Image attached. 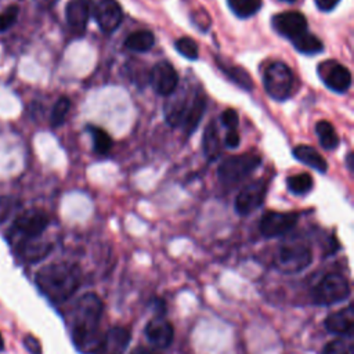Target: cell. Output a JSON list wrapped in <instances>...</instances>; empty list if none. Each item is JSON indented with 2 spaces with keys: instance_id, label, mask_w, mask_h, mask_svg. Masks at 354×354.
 <instances>
[{
  "instance_id": "1",
  "label": "cell",
  "mask_w": 354,
  "mask_h": 354,
  "mask_svg": "<svg viewBox=\"0 0 354 354\" xmlns=\"http://www.w3.org/2000/svg\"><path fill=\"white\" fill-rule=\"evenodd\" d=\"M104 311V303L95 293H84L76 303L71 335L75 346L82 353H94L100 335V321Z\"/></svg>"
},
{
  "instance_id": "2",
  "label": "cell",
  "mask_w": 354,
  "mask_h": 354,
  "mask_svg": "<svg viewBox=\"0 0 354 354\" xmlns=\"http://www.w3.org/2000/svg\"><path fill=\"white\" fill-rule=\"evenodd\" d=\"M35 281L43 296L59 304L76 293L82 283V271L76 264L51 263L36 272Z\"/></svg>"
},
{
  "instance_id": "3",
  "label": "cell",
  "mask_w": 354,
  "mask_h": 354,
  "mask_svg": "<svg viewBox=\"0 0 354 354\" xmlns=\"http://www.w3.org/2000/svg\"><path fill=\"white\" fill-rule=\"evenodd\" d=\"M260 163L261 158L254 152L232 155L221 160L217 169V176L223 184L236 185L243 181L252 171H254Z\"/></svg>"
},
{
  "instance_id": "4",
  "label": "cell",
  "mask_w": 354,
  "mask_h": 354,
  "mask_svg": "<svg viewBox=\"0 0 354 354\" xmlns=\"http://www.w3.org/2000/svg\"><path fill=\"white\" fill-rule=\"evenodd\" d=\"M50 223L48 216L39 209H30L14 220L10 231H8V239L12 243H19L29 239H37L43 231L47 228Z\"/></svg>"
},
{
  "instance_id": "5",
  "label": "cell",
  "mask_w": 354,
  "mask_h": 354,
  "mask_svg": "<svg viewBox=\"0 0 354 354\" xmlns=\"http://www.w3.org/2000/svg\"><path fill=\"white\" fill-rule=\"evenodd\" d=\"M263 84L271 98L283 101L290 95L293 87V73L286 64L281 61L271 62L263 73Z\"/></svg>"
},
{
  "instance_id": "6",
  "label": "cell",
  "mask_w": 354,
  "mask_h": 354,
  "mask_svg": "<svg viewBox=\"0 0 354 354\" xmlns=\"http://www.w3.org/2000/svg\"><path fill=\"white\" fill-rule=\"evenodd\" d=\"M350 295V283L344 275L332 272L326 274L314 288L313 299L317 304L330 306L343 301Z\"/></svg>"
},
{
  "instance_id": "7",
  "label": "cell",
  "mask_w": 354,
  "mask_h": 354,
  "mask_svg": "<svg viewBox=\"0 0 354 354\" xmlns=\"http://www.w3.org/2000/svg\"><path fill=\"white\" fill-rule=\"evenodd\" d=\"M311 261V249L300 242L283 245L275 257V266L283 274H297L307 268Z\"/></svg>"
},
{
  "instance_id": "8",
  "label": "cell",
  "mask_w": 354,
  "mask_h": 354,
  "mask_svg": "<svg viewBox=\"0 0 354 354\" xmlns=\"http://www.w3.org/2000/svg\"><path fill=\"white\" fill-rule=\"evenodd\" d=\"M318 75L324 84L336 93H346L351 86V73L350 71L332 59H328L318 65Z\"/></svg>"
},
{
  "instance_id": "9",
  "label": "cell",
  "mask_w": 354,
  "mask_h": 354,
  "mask_svg": "<svg viewBox=\"0 0 354 354\" xmlns=\"http://www.w3.org/2000/svg\"><path fill=\"white\" fill-rule=\"evenodd\" d=\"M268 183L263 178L256 180L245 185L241 192L235 198V210L241 216H248L254 212L257 207L261 206L266 192H267Z\"/></svg>"
},
{
  "instance_id": "10",
  "label": "cell",
  "mask_w": 354,
  "mask_h": 354,
  "mask_svg": "<svg viewBox=\"0 0 354 354\" xmlns=\"http://www.w3.org/2000/svg\"><path fill=\"white\" fill-rule=\"evenodd\" d=\"M299 220L295 212H267L260 220V232L267 238H274L290 231Z\"/></svg>"
},
{
  "instance_id": "11",
  "label": "cell",
  "mask_w": 354,
  "mask_h": 354,
  "mask_svg": "<svg viewBox=\"0 0 354 354\" xmlns=\"http://www.w3.org/2000/svg\"><path fill=\"white\" fill-rule=\"evenodd\" d=\"M151 84L159 95H171L178 84V75L174 66L167 61H159L151 71Z\"/></svg>"
},
{
  "instance_id": "12",
  "label": "cell",
  "mask_w": 354,
  "mask_h": 354,
  "mask_svg": "<svg viewBox=\"0 0 354 354\" xmlns=\"http://www.w3.org/2000/svg\"><path fill=\"white\" fill-rule=\"evenodd\" d=\"M272 28L281 36L292 40L307 30V19L299 11H285L272 17Z\"/></svg>"
},
{
  "instance_id": "13",
  "label": "cell",
  "mask_w": 354,
  "mask_h": 354,
  "mask_svg": "<svg viewBox=\"0 0 354 354\" xmlns=\"http://www.w3.org/2000/svg\"><path fill=\"white\" fill-rule=\"evenodd\" d=\"M93 14L98 26L105 33L115 32L123 19L122 7L116 0H100Z\"/></svg>"
},
{
  "instance_id": "14",
  "label": "cell",
  "mask_w": 354,
  "mask_h": 354,
  "mask_svg": "<svg viewBox=\"0 0 354 354\" xmlns=\"http://www.w3.org/2000/svg\"><path fill=\"white\" fill-rule=\"evenodd\" d=\"M130 342V332L123 326H113L98 342L93 354H123Z\"/></svg>"
},
{
  "instance_id": "15",
  "label": "cell",
  "mask_w": 354,
  "mask_h": 354,
  "mask_svg": "<svg viewBox=\"0 0 354 354\" xmlns=\"http://www.w3.org/2000/svg\"><path fill=\"white\" fill-rule=\"evenodd\" d=\"M145 336L155 347L166 348L174 339V328L167 319L155 318L147 324Z\"/></svg>"
},
{
  "instance_id": "16",
  "label": "cell",
  "mask_w": 354,
  "mask_h": 354,
  "mask_svg": "<svg viewBox=\"0 0 354 354\" xmlns=\"http://www.w3.org/2000/svg\"><path fill=\"white\" fill-rule=\"evenodd\" d=\"M93 0H69L65 8L66 22L69 28L77 33L84 32L88 17H90V4Z\"/></svg>"
},
{
  "instance_id": "17",
  "label": "cell",
  "mask_w": 354,
  "mask_h": 354,
  "mask_svg": "<svg viewBox=\"0 0 354 354\" xmlns=\"http://www.w3.org/2000/svg\"><path fill=\"white\" fill-rule=\"evenodd\" d=\"M325 328L335 335L351 336L354 329V310L351 306L329 314L325 318Z\"/></svg>"
},
{
  "instance_id": "18",
  "label": "cell",
  "mask_w": 354,
  "mask_h": 354,
  "mask_svg": "<svg viewBox=\"0 0 354 354\" xmlns=\"http://www.w3.org/2000/svg\"><path fill=\"white\" fill-rule=\"evenodd\" d=\"M205 108H206V97L203 93H199L196 91L189 102V106L187 108V112H185V116L183 119V123H181V127L184 129L185 134H192L202 116H203V112H205Z\"/></svg>"
},
{
  "instance_id": "19",
  "label": "cell",
  "mask_w": 354,
  "mask_h": 354,
  "mask_svg": "<svg viewBox=\"0 0 354 354\" xmlns=\"http://www.w3.org/2000/svg\"><path fill=\"white\" fill-rule=\"evenodd\" d=\"M51 243L48 242H41L37 239H29L17 243V252L18 254L28 263H36L44 259L50 250H51Z\"/></svg>"
},
{
  "instance_id": "20",
  "label": "cell",
  "mask_w": 354,
  "mask_h": 354,
  "mask_svg": "<svg viewBox=\"0 0 354 354\" xmlns=\"http://www.w3.org/2000/svg\"><path fill=\"white\" fill-rule=\"evenodd\" d=\"M293 156L300 160L301 163L313 167L314 170L319 171V173H325L328 170V163L324 159V156L313 147L310 145H296L292 151Z\"/></svg>"
},
{
  "instance_id": "21",
  "label": "cell",
  "mask_w": 354,
  "mask_h": 354,
  "mask_svg": "<svg viewBox=\"0 0 354 354\" xmlns=\"http://www.w3.org/2000/svg\"><path fill=\"white\" fill-rule=\"evenodd\" d=\"M217 59V65L218 68L221 69V72L231 80L234 82L236 86H239L243 90H252L253 88V82H252V77L249 76V73L238 66V65H228L225 62H221L218 59V57L216 58Z\"/></svg>"
},
{
  "instance_id": "22",
  "label": "cell",
  "mask_w": 354,
  "mask_h": 354,
  "mask_svg": "<svg viewBox=\"0 0 354 354\" xmlns=\"http://www.w3.org/2000/svg\"><path fill=\"white\" fill-rule=\"evenodd\" d=\"M290 41H292L293 47L301 54L314 55V54H318L324 50V43L315 35H313L307 30L300 33L299 36L293 37Z\"/></svg>"
},
{
  "instance_id": "23",
  "label": "cell",
  "mask_w": 354,
  "mask_h": 354,
  "mask_svg": "<svg viewBox=\"0 0 354 354\" xmlns=\"http://www.w3.org/2000/svg\"><path fill=\"white\" fill-rule=\"evenodd\" d=\"M202 148H203V153L210 160H214L220 155V149H221L220 137H218L214 122H210L205 129L203 138H202Z\"/></svg>"
},
{
  "instance_id": "24",
  "label": "cell",
  "mask_w": 354,
  "mask_h": 354,
  "mask_svg": "<svg viewBox=\"0 0 354 354\" xmlns=\"http://www.w3.org/2000/svg\"><path fill=\"white\" fill-rule=\"evenodd\" d=\"M315 133L321 147L326 151L336 149L339 145V136L335 127L328 120H319L315 124Z\"/></svg>"
},
{
  "instance_id": "25",
  "label": "cell",
  "mask_w": 354,
  "mask_h": 354,
  "mask_svg": "<svg viewBox=\"0 0 354 354\" xmlns=\"http://www.w3.org/2000/svg\"><path fill=\"white\" fill-rule=\"evenodd\" d=\"M155 43V36L152 32L149 30H137L133 32L127 36L124 46L131 50V51H137V53H145L148 51Z\"/></svg>"
},
{
  "instance_id": "26",
  "label": "cell",
  "mask_w": 354,
  "mask_h": 354,
  "mask_svg": "<svg viewBox=\"0 0 354 354\" xmlns=\"http://www.w3.org/2000/svg\"><path fill=\"white\" fill-rule=\"evenodd\" d=\"M227 3L238 18H250L261 7V0H227Z\"/></svg>"
},
{
  "instance_id": "27",
  "label": "cell",
  "mask_w": 354,
  "mask_h": 354,
  "mask_svg": "<svg viewBox=\"0 0 354 354\" xmlns=\"http://www.w3.org/2000/svg\"><path fill=\"white\" fill-rule=\"evenodd\" d=\"M87 131H90L91 138H93V147L94 151L100 155H105L111 151L112 147V140L109 137V134L101 129V127H95V126H87Z\"/></svg>"
},
{
  "instance_id": "28",
  "label": "cell",
  "mask_w": 354,
  "mask_h": 354,
  "mask_svg": "<svg viewBox=\"0 0 354 354\" xmlns=\"http://www.w3.org/2000/svg\"><path fill=\"white\" fill-rule=\"evenodd\" d=\"M288 189L295 195H304L313 188V178L307 173L293 174L286 178Z\"/></svg>"
},
{
  "instance_id": "29",
  "label": "cell",
  "mask_w": 354,
  "mask_h": 354,
  "mask_svg": "<svg viewBox=\"0 0 354 354\" xmlns=\"http://www.w3.org/2000/svg\"><path fill=\"white\" fill-rule=\"evenodd\" d=\"M71 109V100L68 97H61L53 106L50 122L53 127H58L65 122V118Z\"/></svg>"
},
{
  "instance_id": "30",
  "label": "cell",
  "mask_w": 354,
  "mask_h": 354,
  "mask_svg": "<svg viewBox=\"0 0 354 354\" xmlns=\"http://www.w3.org/2000/svg\"><path fill=\"white\" fill-rule=\"evenodd\" d=\"M174 47L176 50L187 59H191V61H195L198 59L199 57V48H198V44L194 39L191 37H180L176 40L174 43Z\"/></svg>"
},
{
  "instance_id": "31",
  "label": "cell",
  "mask_w": 354,
  "mask_h": 354,
  "mask_svg": "<svg viewBox=\"0 0 354 354\" xmlns=\"http://www.w3.org/2000/svg\"><path fill=\"white\" fill-rule=\"evenodd\" d=\"M321 354H354V347L348 340L335 339L325 344Z\"/></svg>"
},
{
  "instance_id": "32",
  "label": "cell",
  "mask_w": 354,
  "mask_h": 354,
  "mask_svg": "<svg viewBox=\"0 0 354 354\" xmlns=\"http://www.w3.org/2000/svg\"><path fill=\"white\" fill-rule=\"evenodd\" d=\"M18 12H19V7L17 4H11L4 11L0 12V32H6L15 24L18 18Z\"/></svg>"
},
{
  "instance_id": "33",
  "label": "cell",
  "mask_w": 354,
  "mask_h": 354,
  "mask_svg": "<svg viewBox=\"0 0 354 354\" xmlns=\"http://www.w3.org/2000/svg\"><path fill=\"white\" fill-rule=\"evenodd\" d=\"M221 124L225 126L228 130H236V126L239 123V118H238V112L232 108L225 109L221 116H220Z\"/></svg>"
},
{
  "instance_id": "34",
  "label": "cell",
  "mask_w": 354,
  "mask_h": 354,
  "mask_svg": "<svg viewBox=\"0 0 354 354\" xmlns=\"http://www.w3.org/2000/svg\"><path fill=\"white\" fill-rule=\"evenodd\" d=\"M14 206V199L11 196L0 198V223H3L11 214Z\"/></svg>"
},
{
  "instance_id": "35",
  "label": "cell",
  "mask_w": 354,
  "mask_h": 354,
  "mask_svg": "<svg viewBox=\"0 0 354 354\" xmlns=\"http://www.w3.org/2000/svg\"><path fill=\"white\" fill-rule=\"evenodd\" d=\"M24 346L30 354H41L40 342L33 335H26L24 337Z\"/></svg>"
},
{
  "instance_id": "36",
  "label": "cell",
  "mask_w": 354,
  "mask_h": 354,
  "mask_svg": "<svg viewBox=\"0 0 354 354\" xmlns=\"http://www.w3.org/2000/svg\"><path fill=\"white\" fill-rule=\"evenodd\" d=\"M224 141H225V145L228 148H236L239 145V141H241L238 131L236 130H228V133L225 134Z\"/></svg>"
},
{
  "instance_id": "37",
  "label": "cell",
  "mask_w": 354,
  "mask_h": 354,
  "mask_svg": "<svg viewBox=\"0 0 354 354\" xmlns=\"http://www.w3.org/2000/svg\"><path fill=\"white\" fill-rule=\"evenodd\" d=\"M314 1L318 10L328 12V11H332L339 4L340 0H314Z\"/></svg>"
},
{
  "instance_id": "38",
  "label": "cell",
  "mask_w": 354,
  "mask_h": 354,
  "mask_svg": "<svg viewBox=\"0 0 354 354\" xmlns=\"http://www.w3.org/2000/svg\"><path fill=\"white\" fill-rule=\"evenodd\" d=\"M35 1V4L37 6V7H40V8H51L58 0H33Z\"/></svg>"
},
{
  "instance_id": "39",
  "label": "cell",
  "mask_w": 354,
  "mask_h": 354,
  "mask_svg": "<svg viewBox=\"0 0 354 354\" xmlns=\"http://www.w3.org/2000/svg\"><path fill=\"white\" fill-rule=\"evenodd\" d=\"M131 354H156V353H153V351H151V350H148L145 347H137V348L133 350Z\"/></svg>"
},
{
  "instance_id": "40",
  "label": "cell",
  "mask_w": 354,
  "mask_h": 354,
  "mask_svg": "<svg viewBox=\"0 0 354 354\" xmlns=\"http://www.w3.org/2000/svg\"><path fill=\"white\" fill-rule=\"evenodd\" d=\"M346 163H347V167L350 171L354 170V166H353V152H348L347 156H346Z\"/></svg>"
},
{
  "instance_id": "41",
  "label": "cell",
  "mask_w": 354,
  "mask_h": 354,
  "mask_svg": "<svg viewBox=\"0 0 354 354\" xmlns=\"http://www.w3.org/2000/svg\"><path fill=\"white\" fill-rule=\"evenodd\" d=\"M3 350H4V340H3V336L0 333V351H3Z\"/></svg>"
},
{
  "instance_id": "42",
  "label": "cell",
  "mask_w": 354,
  "mask_h": 354,
  "mask_svg": "<svg viewBox=\"0 0 354 354\" xmlns=\"http://www.w3.org/2000/svg\"><path fill=\"white\" fill-rule=\"evenodd\" d=\"M281 1H285V3H293L295 0H281Z\"/></svg>"
}]
</instances>
